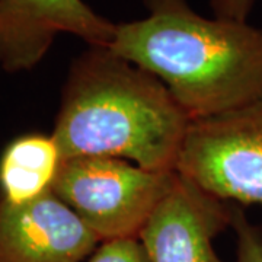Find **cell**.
<instances>
[{
  "label": "cell",
  "mask_w": 262,
  "mask_h": 262,
  "mask_svg": "<svg viewBox=\"0 0 262 262\" xmlns=\"http://www.w3.org/2000/svg\"><path fill=\"white\" fill-rule=\"evenodd\" d=\"M144 18L117 24L110 48L156 76L191 121L262 98V29L206 18L187 0H143Z\"/></svg>",
  "instance_id": "1"
},
{
  "label": "cell",
  "mask_w": 262,
  "mask_h": 262,
  "mask_svg": "<svg viewBox=\"0 0 262 262\" xmlns=\"http://www.w3.org/2000/svg\"><path fill=\"white\" fill-rule=\"evenodd\" d=\"M191 122L156 76L110 47H88L70 64L53 136L64 160L115 158L172 172Z\"/></svg>",
  "instance_id": "2"
},
{
  "label": "cell",
  "mask_w": 262,
  "mask_h": 262,
  "mask_svg": "<svg viewBox=\"0 0 262 262\" xmlns=\"http://www.w3.org/2000/svg\"><path fill=\"white\" fill-rule=\"evenodd\" d=\"M175 170H150L115 158L66 159L53 192L99 242L139 237L166 195Z\"/></svg>",
  "instance_id": "3"
},
{
  "label": "cell",
  "mask_w": 262,
  "mask_h": 262,
  "mask_svg": "<svg viewBox=\"0 0 262 262\" xmlns=\"http://www.w3.org/2000/svg\"><path fill=\"white\" fill-rule=\"evenodd\" d=\"M175 170L225 203L262 206V98L191 122Z\"/></svg>",
  "instance_id": "4"
},
{
  "label": "cell",
  "mask_w": 262,
  "mask_h": 262,
  "mask_svg": "<svg viewBox=\"0 0 262 262\" xmlns=\"http://www.w3.org/2000/svg\"><path fill=\"white\" fill-rule=\"evenodd\" d=\"M115 29L84 0H0V67L8 73L34 69L58 34L110 47Z\"/></svg>",
  "instance_id": "5"
},
{
  "label": "cell",
  "mask_w": 262,
  "mask_h": 262,
  "mask_svg": "<svg viewBox=\"0 0 262 262\" xmlns=\"http://www.w3.org/2000/svg\"><path fill=\"white\" fill-rule=\"evenodd\" d=\"M233 204L175 170L173 182L139 234L150 262H225L215 237L232 226Z\"/></svg>",
  "instance_id": "6"
},
{
  "label": "cell",
  "mask_w": 262,
  "mask_h": 262,
  "mask_svg": "<svg viewBox=\"0 0 262 262\" xmlns=\"http://www.w3.org/2000/svg\"><path fill=\"white\" fill-rule=\"evenodd\" d=\"M99 244L54 192L24 204L0 195V262H84Z\"/></svg>",
  "instance_id": "7"
},
{
  "label": "cell",
  "mask_w": 262,
  "mask_h": 262,
  "mask_svg": "<svg viewBox=\"0 0 262 262\" xmlns=\"http://www.w3.org/2000/svg\"><path fill=\"white\" fill-rule=\"evenodd\" d=\"M63 163L64 156L53 133L19 136L0 155V195L15 204L47 195Z\"/></svg>",
  "instance_id": "8"
},
{
  "label": "cell",
  "mask_w": 262,
  "mask_h": 262,
  "mask_svg": "<svg viewBox=\"0 0 262 262\" xmlns=\"http://www.w3.org/2000/svg\"><path fill=\"white\" fill-rule=\"evenodd\" d=\"M230 229L236 236L234 262H262V227L253 225L244 207L233 204Z\"/></svg>",
  "instance_id": "9"
},
{
  "label": "cell",
  "mask_w": 262,
  "mask_h": 262,
  "mask_svg": "<svg viewBox=\"0 0 262 262\" xmlns=\"http://www.w3.org/2000/svg\"><path fill=\"white\" fill-rule=\"evenodd\" d=\"M84 262H150L139 237L105 241Z\"/></svg>",
  "instance_id": "10"
},
{
  "label": "cell",
  "mask_w": 262,
  "mask_h": 262,
  "mask_svg": "<svg viewBox=\"0 0 262 262\" xmlns=\"http://www.w3.org/2000/svg\"><path fill=\"white\" fill-rule=\"evenodd\" d=\"M213 16L234 20H248L255 0H208Z\"/></svg>",
  "instance_id": "11"
}]
</instances>
